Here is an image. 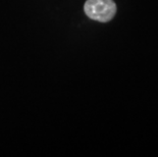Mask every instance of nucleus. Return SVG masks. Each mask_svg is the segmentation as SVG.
Wrapping results in <instances>:
<instances>
[{
    "label": "nucleus",
    "instance_id": "f257e3e1",
    "mask_svg": "<svg viewBox=\"0 0 158 157\" xmlns=\"http://www.w3.org/2000/svg\"><path fill=\"white\" fill-rule=\"evenodd\" d=\"M116 4L113 0H87L84 5L86 15L94 21L107 23L114 18Z\"/></svg>",
    "mask_w": 158,
    "mask_h": 157
}]
</instances>
